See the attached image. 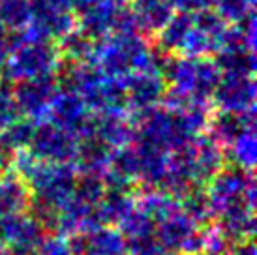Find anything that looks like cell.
<instances>
[{"mask_svg": "<svg viewBox=\"0 0 257 255\" xmlns=\"http://www.w3.org/2000/svg\"><path fill=\"white\" fill-rule=\"evenodd\" d=\"M190 2H193V4H207L208 0H190Z\"/></svg>", "mask_w": 257, "mask_h": 255, "instance_id": "obj_1", "label": "cell"}]
</instances>
